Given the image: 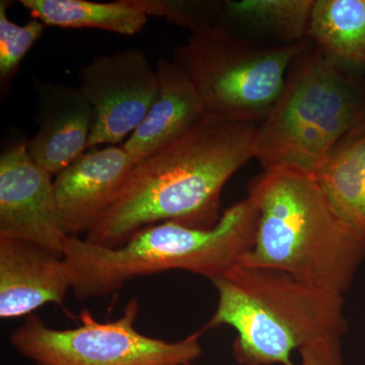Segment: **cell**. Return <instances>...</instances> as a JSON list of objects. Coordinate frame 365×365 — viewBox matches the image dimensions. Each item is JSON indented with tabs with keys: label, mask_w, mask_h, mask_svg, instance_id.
<instances>
[{
	"label": "cell",
	"mask_w": 365,
	"mask_h": 365,
	"mask_svg": "<svg viewBox=\"0 0 365 365\" xmlns=\"http://www.w3.org/2000/svg\"><path fill=\"white\" fill-rule=\"evenodd\" d=\"M257 127L204 115L184 135L136 163L86 240L117 248L139 230L158 223L215 227L222 217L223 187L254 158Z\"/></svg>",
	"instance_id": "cell-1"
},
{
	"label": "cell",
	"mask_w": 365,
	"mask_h": 365,
	"mask_svg": "<svg viewBox=\"0 0 365 365\" xmlns=\"http://www.w3.org/2000/svg\"><path fill=\"white\" fill-rule=\"evenodd\" d=\"M217 306L204 330L232 327L242 365H344L343 294L278 271L237 265L212 281Z\"/></svg>",
	"instance_id": "cell-2"
},
{
	"label": "cell",
	"mask_w": 365,
	"mask_h": 365,
	"mask_svg": "<svg viewBox=\"0 0 365 365\" xmlns=\"http://www.w3.org/2000/svg\"><path fill=\"white\" fill-rule=\"evenodd\" d=\"M258 211L254 246L244 267L288 274L343 294L365 259V241L343 220L316 178L290 170H264L249 187Z\"/></svg>",
	"instance_id": "cell-3"
},
{
	"label": "cell",
	"mask_w": 365,
	"mask_h": 365,
	"mask_svg": "<svg viewBox=\"0 0 365 365\" xmlns=\"http://www.w3.org/2000/svg\"><path fill=\"white\" fill-rule=\"evenodd\" d=\"M258 211L249 198L225 210L215 227L176 222L150 225L122 246L108 248L69 237L63 258L78 300L114 294L129 281L169 270H185L212 281L222 277L254 246Z\"/></svg>",
	"instance_id": "cell-4"
},
{
	"label": "cell",
	"mask_w": 365,
	"mask_h": 365,
	"mask_svg": "<svg viewBox=\"0 0 365 365\" xmlns=\"http://www.w3.org/2000/svg\"><path fill=\"white\" fill-rule=\"evenodd\" d=\"M365 126V81L311 47L295 58L283 90L257 127L264 170L316 176L343 140Z\"/></svg>",
	"instance_id": "cell-5"
},
{
	"label": "cell",
	"mask_w": 365,
	"mask_h": 365,
	"mask_svg": "<svg viewBox=\"0 0 365 365\" xmlns=\"http://www.w3.org/2000/svg\"><path fill=\"white\" fill-rule=\"evenodd\" d=\"M311 45L307 39L263 47L215 25L190 34L173 61L195 88L206 114L260 125L295 58Z\"/></svg>",
	"instance_id": "cell-6"
},
{
	"label": "cell",
	"mask_w": 365,
	"mask_h": 365,
	"mask_svg": "<svg viewBox=\"0 0 365 365\" xmlns=\"http://www.w3.org/2000/svg\"><path fill=\"white\" fill-rule=\"evenodd\" d=\"M138 313L133 297L121 318L103 323L83 311L81 325L64 330L30 314L9 342L36 365H190L201 356V332L177 342L150 337L135 328Z\"/></svg>",
	"instance_id": "cell-7"
},
{
	"label": "cell",
	"mask_w": 365,
	"mask_h": 365,
	"mask_svg": "<svg viewBox=\"0 0 365 365\" xmlns=\"http://www.w3.org/2000/svg\"><path fill=\"white\" fill-rule=\"evenodd\" d=\"M78 76V88L95 114L88 150L101 144L123 143L157 97V68L139 49L96 57L79 69Z\"/></svg>",
	"instance_id": "cell-8"
},
{
	"label": "cell",
	"mask_w": 365,
	"mask_h": 365,
	"mask_svg": "<svg viewBox=\"0 0 365 365\" xmlns=\"http://www.w3.org/2000/svg\"><path fill=\"white\" fill-rule=\"evenodd\" d=\"M69 237L52 175L29 155L28 141L14 144L0 157V237L32 242L63 257Z\"/></svg>",
	"instance_id": "cell-9"
},
{
	"label": "cell",
	"mask_w": 365,
	"mask_h": 365,
	"mask_svg": "<svg viewBox=\"0 0 365 365\" xmlns=\"http://www.w3.org/2000/svg\"><path fill=\"white\" fill-rule=\"evenodd\" d=\"M135 162L121 146L86 150L54 176L57 205L71 237L88 232L115 200Z\"/></svg>",
	"instance_id": "cell-10"
},
{
	"label": "cell",
	"mask_w": 365,
	"mask_h": 365,
	"mask_svg": "<svg viewBox=\"0 0 365 365\" xmlns=\"http://www.w3.org/2000/svg\"><path fill=\"white\" fill-rule=\"evenodd\" d=\"M72 290L63 257L32 242L0 237V317L30 316L47 304L64 306Z\"/></svg>",
	"instance_id": "cell-11"
},
{
	"label": "cell",
	"mask_w": 365,
	"mask_h": 365,
	"mask_svg": "<svg viewBox=\"0 0 365 365\" xmlns=\"http://www.w3.org/2000/svg\"><path fill=\"white\" fill-rule=\"evenodd\" d=\"M38 129L28 141L31 158L53 177L88 150L95 114L81 88L35 79Z\"/></svg>",
	"instance_id": "cell-12"
},
{
	"label": "cell",
	"mask_w": 365,
	"mask_h": 365,
	"mask_svg": "<svg viewBox=\"0 0 365 365\" xmlns=\"http://www.w3.org/2000/svg\"><path fill=\"white\" fill-rule=\"evenodd\" d=\"M155 68L158 88L155 102L122 144L135 163L177 140L206 114L195 88L173 60L160 58Z\"/></svg>",
	"instance_id": "cell-13"
},
{
	"label": "cell",
	"mask_w": 365,
	"mask_h": 365,
	"mask_svg": "<svg viewBox=\"0 0 365 365\" xmlns=\"http://www.w3.org/2000/svg\"><path fill=\"white\" fill-rule=\"evenodd\" d=\"M307 38L346 71L365 72V0H314Z\"/></svg>",
	"instance_id": "cell-14"
},
{
	"label": "cell",
	"mask_w": 365,
	"mask_h": 365,
	"mask_svg": "<svg viewBox=\"0 0 365 365\" xmlns=\"http://www.w3.org/2000/svg\"><path fill=\"white\" fill-rule=\"evenodd\" d=\"M314 178L338 215L365 241V126L346 137Z\"/></svg>",
	"instance_id": "cell-15"
},
{
	"label": "cell",
	"mask_w": 365,
	"mask_h": 365,
	"mask_svg": "<svg viewBox=\"0 0 365 365\" xmlns=\"http://www.w3.org/2000/svg\"><path fill=\"white\" fill-rule=\"evenodd\" d=\"M36 20L64 29H100L132 36L143 30L148 16L130 0L96 2L88 0H21Z\"/></svg>",
	"instance_id": "cell-16"
},
{
	"label": "cell",
	"mask_w": 365,
	"mask_h": 365,
	"mask_svg": "<svg viewBox=\"0 0 365 365\" xmlns=\"http://www.w3.org/2000/svg\"><path fill=\"white\" fill-rule=\"evenodd\" d=\"M314 0H241L222 1L225 20L263 31L283 44L309 39V19Z\"/></svg>",
	"instance_id": "cell-17"
},
{
	"label": "cell",
	"mask_w": 365,
	"mask_h": 365,
	"mask_svg": "<svg viewBox=\"0 0 365 365\" xmlns=\"http://www.w3.org/2000/svg\"><path fill=\"white\" fill-rule=\"evenodd\" d=\"M9 4L7 0L0 1V86L2 93L13 81L31 48L43 35L45 26L36 19L21 26L9 20L7 16Z\"/></svg>",
	"instance_id": "cell-18"
},
{
	"label": "cell",
	"mask_w": 365,
	"mask_h": 365,
	"mask_svg": "<svg viewBox=\"0 0 365 365\" xmlns=\"http://www.w3.org/2000/svg\"><path fill=\"white\" fill-rule=\"evenodd\" d=\"M146 16H160L169 23L188 29L191 33L217 25L222 1H182V0H130Z\"/></svg>",
	"instance_id": "cell-19"
}]
</instances>
